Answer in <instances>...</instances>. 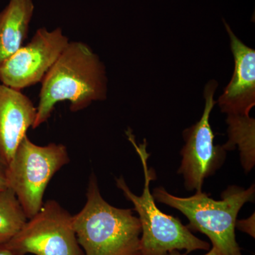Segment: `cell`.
Wrapping results in <instances>:
<instances>
[{"mask_svg": "<svg viewBox=\"0 0 255 255\" xmlns=\"http://www.w3.org/2000/svg\"><path fill=\"white\" fill-rule=\"evenodd\" d=\"M107 70L100 56L87 43L70 41L41 82L36 117L32 128L46 122L58 103L68 102L78 112L105 100Z\"/></svg>", "mask_w": 255, "mask_h": 255, "instance_id": "cell-1", "label": "cell"}, {"mask_svg": "<svg viewBox=\"0 0 255 255\" xmlns=\"http://www.w3.org/2000/svg\"><path fill=\"white\" fill-rule=\"evenodd\" d=\"M73 226L85 255H141V225L132 209L109 204L95 174L89 181L85 205L73 216Z\"/></svg>", "mask_w": 255, "mask_h": 255, "instance_id": "cell-2", "label": "cell"}, {"mask_svg": "<svg viewBox=\"0 0 255 255\" xmlns=\"http://www.w3.org/2000/svg\"><path fill=\"white\" fill-rule=\"evenodd\" d=\"M155 201L177 209L189 221L187 228L209 238L213 247L221 255H243L236 241V223L245 204L255 201L253 184L248 189L232 185L221 194V200H215L200 191L189 197L171 194L163 187L155 188Z\"/></svg>", "mask_w": 255, "mask_h": 255, "instance_id": "cell-3", "label": "cell"}, {"mask_svg": "<svg viewBox=\"0 0 255 255\" xmlns=\"http://www.w3.org/2000/svg\"><path fill=\"white\" fill-rule=\"evenodd\" d=\"M126 135L141 162L143 190L140 196L132 193L122 176L116 179V184L126 199L133 204L134 211L138 215L142 229L141 255H166L173 251H186L187 254L196 251H209L211 245L208 242L196 237L178 218L164 214L156 205L150 191V183L155 180V174L147 164L150 154L147 151L146 139L137 143L130 128L126 130Z\"/></svg>", "mask_w": 255, "mask_h": 255, "instance_id": "cell-4", "label": "cell"}, {"mask_svg": "<svg viewBox=\"0 0 255 255\" xmlns=\"http://www.w3.org/2000/svg\"><path fill=\"white\" fill-rule=\"evenodd\" d=\"M68 150L54 142L36 145L25 135L8 164L7 187L13 191L28 219L43 204V196L50 181L69 163Z\"/></svg>", "mask_w": 255, "mask_h": 255, "instance_id": "cell-5", "label": "cell"}, {"mask_svg": "<svg viewBox=\"0 0 255 255\" xmlns=\"http://www.w3.org/2000/svg\"><path fill=\"white\" fill-rule=\"evenodd\" d=\"M5 245L13 255H85L73 229V216L55 200L43 204Z\"/></svg>", "mask_w": 255, "mask_h": 255, "instance_id": "cell-6", "label": "cell"}, {"mask_svg": "<svg viewBox=\"0 0 255 255\" xmlns=\"http://www.w3.org/2000/svg\"><path fill=\"white\" fill-rule=\"evenodd\" d=\"M218 87L219 83L215 80L206 84L202 116L199 122L183 131L184 145L180 152L182 161L177 173L182 176L184 187L189 191H202L205 179L214 175L226 161L227 151L223 145H215V135L210 124Z\"/></svg>", "mask_w": 255, "mask_h": 255, "instance_id": "cell-7", "label": "cell"}, {"mask_svg": "<svg viewBox=\"0 0 255 255\" xmlns=\"http://www.w3.org/2000/svg\"><path fill=\"white\" fill-rule=\"evenodd\" d=\"M70 41L61 28H38L27 44L0 65V82L19 91L41 82Z\"/></svg>", "mask_w": 255, "mask_h": 255, "instance_id": "cell-8", "label": "cell"}, {"mask_svg": "<svg viewBox=\"0 0 255 255\" xmlns=\"http://www.w3.org/2000/svg\"><path fill=\"white\" fill-rule=\"evenodd\" d=\"M234 58L232 78L216 103L226 115H250L255 106V50L247 46L223 20Z\"/></svg>", "mask_w": 255, "mask_h": 255, "instance_id": "cell-9", "label": "cell"}, {"mask_svg": "<svg viewBox=\"0 0 255 255\" xmlns=\"http://www.w3.org/2000/svg\"><path fill=\"white\" fill-rule=\"evenodd\" d=\"M36 117V107L27 96L0 82V156L8 164Z\"/></svg>", "mask_w": 255, "mask_h": 255, "instance_id": "cell-10", "label": "cell"}, {"mask_svg": "<svg viewBox=\"0 0 255 255\" xmlns=\"http://www.w3.org/2000/svg\"><path fill=\"white\" fill-rule=\"evenodd\" d=\"M33 11L32 0H9L0 12V65L23 46Z\"/></svg>", "mask_w": 255, "mask_h": 255, "instance_id": "cell-11", "label": "cell"}, {"mask_svg": "<svg viewBox=\"0 0 255 255\" xmlns=\"http://www.w3.org/2000/svg\"><path fill=\"white\" fill-rule=\"evenodd\" d=\"M228 140L223 148L226 151L237 148L246 174L255 166V119L250 115H227Z\"/></svg>", "mask_w": 255, "mask_h": 255, "instance_id": "cell-12", "label": "cell"}, {"mask_svg": "<svg viewBox=\"0 0 255 255\" xmlns=\"http://www.w3.org/2000/svg\"><path fill=\"white\" fill-rule=\"evenodd\" d=\"M27 220L13 191L9 188L0 191V243H8Z\"/></svg>", "mask_w": 255, "mask_h": 255, "instance_id": "cell-13", "label": "cell"}, {"mask_svg": "<svg viewBox=\"0 0 255 255\" xmlns=\"http://www.w3.org/2000/svg\"><path fill=\"white\" fill-rule=\"evenodd\" d=\"M236 228L238 231L249 235L252 238H255V213L246 219L237 220Z\"/></svg>", "mask_w": 255, "mask_h": 255, "instance_id": "cell-14", "label": "cell"}, {"mask_svg": "<svg viewBox=\"0 0 255 255\" xmlns=\"http://www.w3.org/2000/svg\"><path fill=\"white\" fill-rule=\"evenodd\" d=\"M8 163L0 156V191L4 190L7 187Z\"/></svg>", "mask_w": 255, "mask_h": 255, "instance_id": "cell-15", "label": "cell"}, {"mask_svg": "<svg viewBox=\"0 0 255 255\" xmlns=\"http://www.w3.org/2000/svg\"><path fill=\"white\" fill-rule=\"evenodd\" d=\"M166 255H187V254H182L179 251H173L170 252V253H167ZM204 255H221L220 254L218 250L216 249L215 247H213L211 248V249H210L209 252H208L206 254Z\"/></svg>", "mask_w": 255, "mask_h": 255, "instance_id": "cell-16", "label": "cell"}, {"mask_svg": "<svg viewBox=\"0 0 255 255\" xmlns=\"http://www.w3.org/2000/svg\"><path fill=\"white\" fill-rule=\"evenodd\" d=\"M0 255H13L4 243H0Z\"/></svg>", "mask_w": 255, "mask_h": 255, "instance_id": "cell-17", "label": "cell"}]
</instances>
